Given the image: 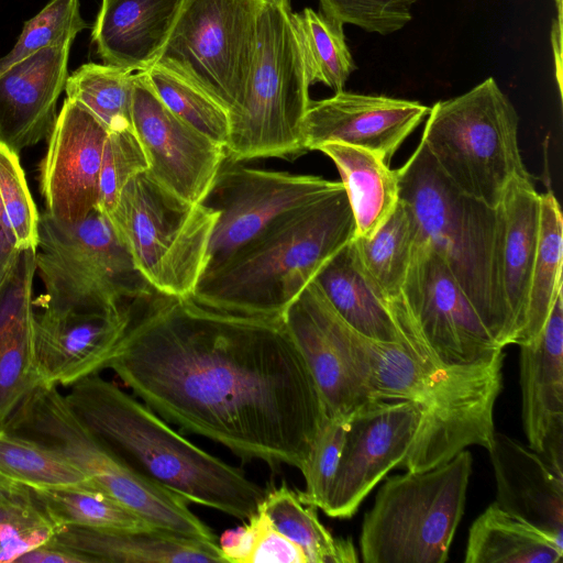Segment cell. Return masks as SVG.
<instances>
[{
	"mask_svg": "<svg viewBox=\"0 0 563 563\" xmlns=\"http://www.w3.org/2000/svg\"><path fill=\"white\" fill-rule=\"evenodd\" d=\"M558 18L552 26V47L555 62L556 79L560 93L562 92V0H555Z\"/></svg>",
	"mask_w": 563,
	"mask_h": 563,
	"instance_id": "cell-48",
	"label": "cell"
},
{
	"mask_svg": "<svg viewBox=\"0 0 563 563\" xmlns=\"http://www.w3.org/2000/svg\"><path fill=\"white\" fill-rule=\"evenodd\" d=\"M537 256L532 269L525 328L518 345L532 342L542 331L558 295L563 289V220L552 191L540 194Z\"/></svg>",
	"mask_w": 563,
	"mask_h": 563,
	"instance_id": "cell-32",
	"label": "cell"
},
{
	"mask_svg": "<svg viewBox=\"0 0 563 563\" xmlns=\"http://www.w3.org/2000/svg\"><path fill=\"white\" fill-rule=\"evenodd\" d=\"M310 85L321 82L342 91L355 65L345 42L343 24L306 8L292 15Z\"/></svg>",
	"mask_w": 563,
	"mask_h": 563,
	"instance_id": "cell-35",
	"label": "cell"
},
{
	"mask_svg": "<svg viewBox=\"0 0 563 563\" xmlns=\"http://www.w3.org/2000/svg\"><path fill=\"white\" fill-rule=\"evenodd\" d=\"M418 238L416 217L401 199L372 236L353 238L361 269L385 300L400 294Z\"/></svg>",
	"mask_w": 563,
	"mask_h": 563,
	"instance_id": "cell-30",
	"label": "cell"
},
{
	"mask_svg": "<svg viewBox=\"0 0 563 563\" xmlns=\"http://www.w3.org/2000/svg\"><path fill=\"white\" fill-rule=\"evenodd\" d=\"M129 302L45 294L44 311L35 314L40 382L71 386L104 369L125 328Z\"/></svg>",
	"mask_w": 563,
	"mask_h": 563,
	"instance_id": "cell-16",
	"label": "cell"
},
{
	"mask_svg": "<svg viewBox=\"0 0 563 563\" xmlns=\"http://www.w3.org/2000/svg\"><path fill=\"white\" fill-rule=\"evenodd\" d=\"M65 399L110 450L153 484L238 519L258 511L264 488L191 443L115 384L93 374L73 384Z\"/></svg>",
	"mask_w": 563,
	"mask_h": 563,
	"instance_id": "cell-3",
	"label": "cell"
},
{
	"mask_svg": "<svg viewBox=\"0 0 563 563\" xmlns=\"http://www.w3.org/2000/svg\"><path fill=\"white\" fill-rule=\"evenodd\" d=\"M134 76L131 69L87 63L68 75L66 98L87 108L109 132L133 130Z\"/></svg>",
	"mask_w": 563,
	"mask_h": 563,
	"instance_id": "cell-34",
	"label": "cell"
},
{
	"mask_svg": "<svg viewBox=\"0 0 563 563\" xmlns=\"http://www.w3.org/2000/svg\"><path fill=\"white\" fill-rule=\"evenodd\" d=\"M16 563H90V561L78 553L46 542L21 555Z\"/></svg>",
	"mask_w": 563,
	"mask_h": 563,
	"instance_id": "cell-46",
	"label": "cell"
},
{
	"mask_svg": "<svg viewBox=\"0 0 563 563\" xmlns=\"http://www.w3.org/2000/svg\"><path fill=\"white\" fill-rule=\"evenodd\" d=\"M473 457L462 450L423 472L389 476L365 514L364 563H444L464 514Z\"/></svg>",
	"mask_w": 563,
	"mask_h": 563,
	"instance_id": "cell-8",
	"label": "cell"
},
{
	"mask_svg": "<svg viewBox=\"0 0 563 563\" xmlns=\"http://www.w3.org/2000/svg\"><path fill=\"white\" fill-rule=\"evenodd\" d=\"M519 347L521 417L529 448L563 476V291L540 334Z\"/></svg>",
	"mask_w": 563,
	"mask_h": 563,
	"instance_id": "cell-20",
	"label": "cell"
},
{
	"mask_svg": "<svg viewBox=\"0 0 563 563\" xmlns=\"http://www.w3.org/2000/svg\"><path fill=\"white\" fill-rule=\"evenodd\" d=\"M322 294L328 324L372 400H407L421 411L417 438L401 467L423 472L470 445L494 442V407L503 388L504 352L471 364L424 362L400 343L369 339L350 327Z\"/></svg>",
	"mask_w": 563,
	"mask_h": 563,
	"instance_id": "cell-2",
	"label": "cell"
},
{
	"mask_svg": "<svg viewBox=\"0 0 563 563\" xmlns=\"http://www.w3.org/2000/svg\"><path fill=\"white\" fill-rule=\"evenodd\" d=\"M56 530L34 497V503L24 511L0 523V563L15 562L21 555L48 542Z\"/></svg>",
	"mask_w": 563,
	"mask_h": 563,
	"instance_id": "cell-43",
	"label": "cell"
},
{
	"mask_svg": "<svg viewBox=\"0 0 563 563\" xmlns=\"http://www.w3.org/2000/svg\"><path fill=\"white\" fill-rule=\"evenodd\" d=\"M429 110L418 101L342 90L310 100L302 124L303 145L309 152L328 142L345 143L368 150L389 165Z\"/></svg>",
	"mask_w": 563,
	"mask_h": 563,
	"instance_id": "cell-19",
	"label": "cell"
},
{
	"mask_svg": "<svg viewBox=\"0 0 563 563\" xmlns=\"http://www.w3.org/2000/svg\"><path fill=\"white\" fill-rule=\"evenodd\" d=\"M352 240L321 267L313 280L354 330L376 341L400 343L386 300L361 269Z\"/></svg>",
	"mask_w": 563,
	"mask_h": 563,
	"instance_id": "cell-28",
	"label": "cell"
},
{
	"mask_svg": "<svg viewBox=\"0 0 563 563\" xmlns=\"http://www.w3.org/2000/svg\"><path fill=\"white\" fill-rule=\"evenodd\" d=\"M257 536L255 514L246 525L225 530L220 537L219 548L225 560L231 563H250Z\"/></svg>",
	"mask_w": 563,
	"mask_h": 563,
	"instance_id": "cell-45",
	"label": "cell"
},
{
	"mask_svg": "<svg viewBox=\"0 0 563 563\" xmlns=\"http://www.w3.org/2000/svg\"><path fill=\"white\" fill-rule=\"evenodd\" d=\"M106 368L183 432L299 471L327 417L282 317L214 310L154 288L128 305Z\"/></svg>",
	"mask_w": 563,
	"mask_h": 563,
	"instance_id": "cell-1",
	"label": "cell"
},
{
	"mask_svg": "<svg viewBox=\"0 0 563 563\" xmlns=\"http://www.w3.org/2000/svg\"><path fill=\"white\" fill-rule=\"evenodd\" d=\"M148 170V161L134 130L108 132L100 172L97 209L109 214L124 186Z\"/></svg>",
	"mask_w": 563,
	"mask_h": 563,
	"instance_id": "cell-40",
	"label": "cell"
},
{
	"mask_svg": "<svg viewBox=\"0 0 563 563\" xmlns=\"http://www.w3.org/2000/svg\"><path fill=\"white\" fill-rule=\"evenodd\" d=\"M428 115L420 141L465 195L496 208L515 177L531 178L519 150L518 113L493 77L437 102Z\"/></svg>",
	"mask_w": 563,
	"mask_h": 563,
	"instance_id": "cell-9",
	"label": "cell"
},
{
	"mask_svg": "<svg viewBox=\"0 0 563 563\" xmlns=\"http://www.w3.org/2000/svg\"><path fill=\"white\" fill-rule=\"evenodd\" d=\"M400 343L435 365H471L503 352L434 247L418 238L400 294L386 300Z\"/></svg>",
	"mask_w": 563,
	"mask_h": 563,
	"instance_id": "cell-12",
	"label": "cell"
},
{
	"mask_svg": "<svg viewBox=\"0 0 563 563\" xmlns=\"http://www.w3.org/2000/svg\"><path fill=\"white\" fill-rule=\"evenodd\" d=\"M132 122L148 161L147 173L177 196L205 203L227 161L225 147L175 115L145 71L134 76Z\"/></svg>",
	"mask_w": 563,
	"mask_h": 563,
	"instance_id": "cell-17",
	"label": "cell"
},
{
	"mask_svg": "<svg viewBox=\"0 0 563 563\" xmlns=\"http://www.w3.org/2000/svg\"><path fill=\"white\" fill-rule=\"evenodd\" d=\"M0 473L32 488L78 485L89 481L56 451L2 430Z\"/></svg>",
	"mask_w": 563,
	"mask_h": 563,
	"instance_id": "cell-36",
	"label": "cell"
},
{
	"mask_svg": "<svg viewBox=\"0 0 563 563\" xmlns=\"http://www.w3.org/2000/svg\"><path fill=\"white\" fill-rule=\"evenodd\" d=\"M563 544L495 501L472 523L465 563H561Z\"/></svg>",
	"mask_w": 563,
	"mask_h": 563,
	"instance_id": "cell-29",
	"label": "cell"
},
{
	"mask_svg": "<svg viewBox=\"0 0 563 563\" xmlns=\"http://www.w3.org/2000/svg\"><path fill=\"white\" fill-rule=\"evenodd\" d=\"M73 42L40 49L0 74V143L20 154L51 133Z\"/></svg>",
	"mask_w": 563,
	"mask_h": 563,
	"instance_id": "cell-21",
	"label": "cell"
},
{
	"mask_svg": "<svg viewBox=\"0 0 563 563\" xmlns=\"http://www.w3.org/2000/svg\"><path fill=\"white\" fill-rule=\"evenodd\" d=\"M218 216L212 207L177 196L145 172L124 186L107 218L152 288L191 297L206 269Z\"/></svg>",
	"mask_w": 563,
	"mask_h": 563,
	"instance_id": "cell-10",
	"label": "cell"
},
{
	"mask_svg": "<svg viewBox=\"0 0 563 563\" xmlns=\"http://www.w3.org/2000/svg\"><path fill=\"white\" fill-rule=\"evenodd\" d=\"M79 8V0H51L24 23L15 45L0 58V74L44 47L73 42L88 26Z\"/></svg>",
	"mask_w": 563,
	"mask_h": 563,
	"instance_id": "cell-39",
	"label": "cell"
},
{
	"mask_svg": "<svg viewBox=\"0 0 563 563\" xmlns=\"http://www.w3.org/2000/svg\"><path fill=\"white\" fill-rule=\"evenodd\" d=\"M498 506L563 544V476L515 439L495 432L488 450Z\"/></svg>",
	"mask_w": 563,
	"mask_h": 563,
	"instance_id": "cell-23",
	"label": "cell"
},
{
	"mask_svg": "<svg viewBox=\"0 0 563 563\" xmlns=\"http://www.w3.org/2000/svg\"><path fill=\"white\" fill-rule=\"evenodd\" d=\"M321 13L382 35L402 29L411 19L416 0H319Z\"/></svg>",
	"mask_w": 563,
	"mask_h": 563,
	"instance_id": "cell-41",
	"label": "cell"
},
{
	"mask_svg": "<svg viewBox=\"0 0 563 563\" xmlns=\"http://www.w3.org/2000/svg\"><path fill=\"white\" fill-rule=\"evenodd\" d=\"M317 151L332 159L341 176L355 221V236H372L390 217L399 200L397 172L377 154L340 142Z\"/></svg>",
	"mask_w": 563,
	"mask_h": 563,
	"instance_id": "cell-27",
	"label": "cell"
},
{
	"mask_svg": "<svg viewBox=\"0 0 563 563\" xmlns=\"http://www.w3.org/2000/svg\"><path fill=\"white\" fill-rule=\"evenodd\" d=\"M36 271L45 289L126 303L152 287L97 208L76 223L40 214Z\"/></svg>",
	"mask_w": 563,
	"mask_h": 563,
	"instance_id": "cell-13",
	"label": "cell"
},
{
	"mask_svg": "<svg viewBox=\"0 0 563 563\" xmlns=\"http://www.w3.org/2000/svg\"><path fill=\"white\" fill-rule=\"evenodd\" d=\"M289 0H263L253 67L230 114L227 161H294L307 153L302 124L309 81Z\"/></svg>",
	"mask_w": 563,
	"mask_h": 563,
	"instance_id": "cell-6",
	"label": "cell"
},
{
	"mask_svg": "<svg viewBox=\"0 0 563 563\" xmlns=\"http://www.w3.org/2000/svg\"><path fill=\"white\" fill-rule=\"evenodd\" d=\"M32 492L57 529L65 526L106 530L153 528L89 481L78 485L32 488Z\"/></svg>",
	"mask_w": 563,
	"mask_h": 563,
	"instance_id": "cell-33",
	"label": "cell"
},
{
	"mask_svg": "<svg viewBox=\"0 0 563 563\" xmlns=\"http://www.w3.org/2000/svg\"><path fill=\"white\" fill-rule=\"evenodd\" d=\"M32 488L0 473V506L32 500Z\"/></svg>",
	"mask_w": 563,
	"mask_h": 563,
	"instance_id": "cell-47",
	"label": "cell"
},
{
	"mask_svg": "<svg viewBox=\"0 0 563 563\" xmlns=\"http://www.w3.org/2000/svg\"><path fill=\"white\" fill-rule=\"evenodd\" d=\"M399 199L412 210L419 238L430 243L503 349L516 332L501 279L504 216L459 190L440 170L422 141L396 169Z\"/></svg>",
	"mask_w": 563,
	"mask_h": 563,
	"instance_id": "cell-5",
	"label": "cell"
},
{
	"mask_svg": "<svg viewBox=\"0 0 563 563\" xmlns=\"http://www.w3.org/2000/svg\"><path fill=\"white\" fill-rule=\"evenodd\" d=\"M499 206L504 216L503 290L517 344L526 323L529 288L538 250L540 194L531 178L515 177L507 186Z\"/></svg>",
	"mask_w": 563,
	"mask_h": 563,
	"instance_id": "cell-26",
	"label": "cell"
},
{
	"mask_svg": "<svg viewBox=\"0 0 563 563\" xmlns=\"http://www.w3.org/2000/svg\"><path fill=\"white\" fill-rule=\"evenodd\" d=\"M19 250L0 227V284L12 267Z\"/></svg>",
	"mask_w": 563,
	"mask_h": 563,
	"instance_id": "cell-49",
	"label": "cell"
},
{
	"mask_svg": "<svg viewBox=\"0 0 563 563\" xmlns=\"http://www.w3.org/2000/svg\"><path fill=\"white\" fill-rule=\"evenodd\" d=\"M346 419L324 418L309 456L300 470L306 483L305 490L299 492L300 496L316 508H322L335 473Z\"/></svg>",
	"mask_w": 563,
	"mask_h": 563,
	"instance_id": "cell-42",
	"label": "cell"
},
{
	"mask_svg": "<svg viewBox=\"0 0 563 563\" xmlns=\"http://www.w3.org/2000/svg\"><path fill=\"white\" fill-rule=\"evenodd\" d=\"M1 430L56 451L93 486L151 527L185 538L214 540L212 530L186 500L142 477L110 450L69 407L56 385H35Z\"/></svg>",
	"mask_w": 563,
	"mask_h": 563,
	"instance_id": "cell-7",
	"label": "cell"
},
{
	"mask_svg": "<svg viewBox=\"0 0 563 563\" xmlns=\"http://www.w3.org/2000/svg\"><path fill=\"white\" fill-rule=\"evenodd\" d=\"M282 318L309 368L328 418H347L372 400L328 324L314 280Z\"/></svg>",
	"mask_w": 563,
	"mask_h": 563,
	"instance_id": "cell-22",
	"label": "cell"
},
{
	"mask_svg": "<svg viewBox=\"0 0 563 563\" xmlns=\"http://www.w3.org/2000/svg\"><path fill=\"white\" fill-rule=\"evenodd\" d=\"M184 0H102L91 38L104 64L133 71L152 67Z\"/></svg>",
	"mask_w": 563,
	"mask_h": 563,
	"instance_id": "cell-24",
	"label": "cell"
},
{
	"mask_svg": "<svg viewBox=\"0 0 563 563\" xmlns=\"http://www.w3.org/2000/svg\"><path fill=\"white\" fill-rule=\"evenodd\" d=\"M49 542L86 556L90 563L225 562L217 542L156 528L106 530L65 526L55 531Z\"/></svg>",
	"mask_w": 563,
	"mask_h": 563,
	"instance_id": "cell-25",
	"label": "cell"
},
{
	"mask_svg": "<svg viewBox=\"0 0 563 563\" xmlns=\"http://www.w3.org/2000/svg\"><path fill=\"white\" fill-rule=\"evenodd\" d=\"M263 0H184L154 66L173 71L229 115L240 106Z\"/></svg>",
	"mask_w": 563,
	"mask_h": 563,
	"instance_id": "cell-11",
	"label": "cell"
},
{
	"mask_svg": "<svg viewBox=\"0 0 563 563\" xmlns=\"http://www.w3.org/2000/svg\"><path fill=\"white\" fill-rule=\"evenodd\" d=\"M354 236V216L342 188L277 218L203 274L191 298L219 311L282 317Z\"/></svg>",
	"mask_w": 563,
	"mask_h": 563,
	"instance_id": "cell-4",
	"label": "cell"
},
{
	"mask_svg": "<svg viewBox=\"0 0 563 563\" xmlns=\"http://www.w3.org/2000/svg\"><path fill=\"white\" fill-rule=\"evenodd\" d=\"M255 518L257 536L250 563H308L300 547L280 533L264 512L258 510Z\"/></svg>",
	"mask_w": 563,
	"mask_h": 563,
	"instance_id": "cell-44",
	"label": "cell"
},
{
	"mask_svg": "<svg viewBox=\"0 0 563 563\" xmlns=\"http://www.w3.org/2000/svg\"><path fill=\"white\" fill-rule=\"evenodd\" d=\"M144 71L161 101L175 115L225 147L230 115L224 108L173 71L154 65Z\"/></svg>",
	"mask_w": 563,
	"mask_h": 563,
	"instance_id": "cell-37",
	"label": "cell"
},
{
	"mask_svg": "<svg viewBox=\"0 0 563 563\" xmlns=\"http://www.w3.org/2000/svg\"><path fill=\"white\" fill-rule=\"evenodd\" d=\"M107 128L82 104L66 98L47 139L40 167L46 213L76 223L97 208Z\"/></svg>",
	"mask_w": 563,
	"mask_h": 563,
	"instance_id": "cell-18",
	"label": "cell"
},
{
	"mask_svg": "<svg viewBox=\"0 0 563 563\" xmlns=\"http://www.w3.org/2000/svg\"><path fill=\"white\" fill-rule=\"evenodd\" d=\"M258 510L272 525L303 551L308 563H355L350 539L333 537L320 522L316 507L286 484L265 493Z\"/></svg>",
	"mask_w": 563,
	"mask_h": 563,
	"instance_id": "cell-31",
	"label": "cell"
},
{
	"mask_svg": "<svg viewBox=\"0 0 563 563\" xmlns=\"http://www.w3.org/2000/svg\"><path fill=\"white\" fill-rule=\"evenodd\" d=\"M420 409L407 400H371L346 419L335 473L321 510L353 517L372 489L401 467L419 432Z\"/></svg>",
	"mask_w": 563,
	"mask_h": 563,
	"instance_id": "cell-15",
	"label": "cell"
},
{
	"mask_svg": "<svg viewBox=\"0 0 563 563\" xmlns=\"http://www.w3.org/2000/svg\"><path fill=\"white\" fill-rule=\"evenodd\" d=\"M230 164L221 167L206 205L219 213L205 273L219 267L277 218L344 188L341 181Z\"/></svg>",
	"mask_w": 563,
	"mask_h": 563,
	"instance_id": "cell-14",
	"label": "cell"
},
{
	"mask_svg": "<svg viewBox=\"0 0 563 563\" xmlns=\"http://www.w3.org/2000/svg\"><path fill=\"white\" fill-rule=\"evenodd\" d=\"M38 221L19 154L0 143V227L19 251L37 249Z\"/></svg>",
	"mask_w": 563,
	"mask_h": 563,
	"instance_id": "cell-38",
	"label": "cell"
}]
</instances>
